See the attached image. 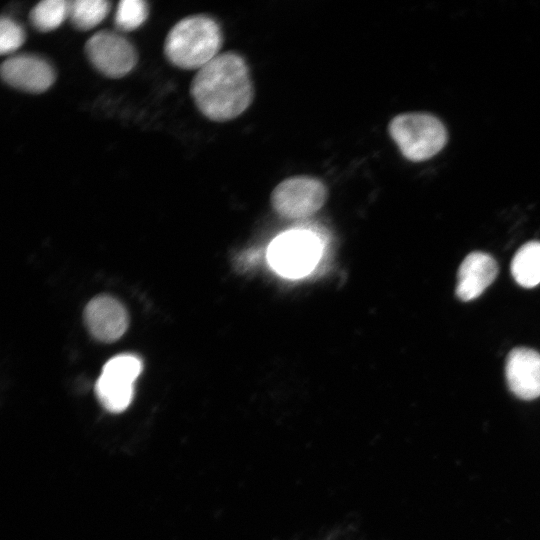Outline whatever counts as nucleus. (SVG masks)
<instances>
[{"label": "nucleus", "instance_id": "nucleus-1", "mask_svg": "<svg viewBox=\"0 0 540 540\" xmlns=\"http://www.w3.org/2000/svg\"><path fill=\"white\" fill-rule=\"evenodd\" d=\"M190 93L206 118L224 122L238 117L254 98L253 82L245 59L233 51L218 54L197 71Z\"/></svg>", "mask_w": 540, "mask_h": 540}, {"label": "nucleus", "instance_id": "nucleus-2", "mask_svg": "<svg viewBox=\"0 0 540 540\" xmlns=\"http://www.w3.org/2000/svg\"><path fill=\"white\" fill-rule=\"evenodd\" d=\"M222 44V30L215 19L192 15L170 29L164 42V54L178 68L199 70L220 54Z\"/></svg>", "mask_w": 540, "mask_h": 540}, {"label": "nucleus", "instance_id": "nucleus-3", "mask_svg": "<svg viewBox=\"0 0 540 540\" xmlns=\"http://www.w3.org/2000/svg\"><path fill=\"white\" fill-rule=\"evenodd\" d=\"M388 131L402 155L415 162L437 154L447 140L444 125L426 113L397 115L390 121Z\"/></svg>", "mask_w": 540, "mask_h": 540}, {"label": "nucleus", "instance_id": "nucleus-4", "mask_svg": "<svg viewBox=\"0 0 540 540\" xmlns=\"http://www.w3.org/2000/svg\"><path fill=\"white\" fill-rule=\"evenodd\" d=\"M143 369L142 361L133 354H120L108 360L95 385L101 405L111 413L128 408L134 397V384Z\"/></svg>", "mask_w": 540, "mask_h": 540}, {"label": "nucleus", "instance_id": "nucleus-5", "mask_svg": "<svg viewBox=\"0 0 540 540\" xmlns=\"http://www.w3.org/2000/svg\"><path fill=\"white\" fill-rule=\"evenodd\" d=\"M320 253V240L314 234L296 230L284 233L272 242L268 260L281 275L298 278L314 268Z\"/></svg>", "mask_w": 540, "mask_h": 540}, {"label": "nucleus", "instance_id": "nucleus-6", "mask_svg": "<svg viewBox=\"0 0 540 540\" xmlns=\"http://www.w3.org/2000/svg\"><path fill=\"white\" fill-rule=\"evenodd\" d=\"M327 188L314 177L295 176L280 182L272 191L271 204L280 215L298 219L316 213L326 202Z\"/></svg>", "mask_w": 540, "mask_h": 540}, {"label": "nucleus", "instance_id": "nucleus-7", "mask_svg": "<svg viewBox=\"0 0 540 540\" xmlns=\"http://www.w3.org/2000/svg\"><path fill=\"white\" fill-rule=\"evenodd\" d=\"M84 51L92 66L112 79L124 77L137 63V52L132 43L110 30L93 34L86 41Z\"/></svg>", "mask_w": 540, "mask_h": 540}, {"label": "nucleus", "instance_id": "nucleus-8", "mask_svg": "<svg viewBox=\"0 0 540 540\" xmlns=\"http://www.w3.org/2000/svg\"><path fill=\"white\" fill-rule=\"evenodd\" d=\"M0 73L7 85L27 93H43L55 81L52 65L46 59L34 54L8 57L3 61Z\"/></svg>", "mask_w": 540, "mask_h": 540}, {"label": "nucleus", "instance_id": "nucleus-9", "mask_svg": "<svg viewBox=\"0 0 540 540\" xmlns=\"http://www.w3.org/2000/svg\"><path fill=\"white\" fill-rule=\"evenodd\" d=\"M84 321L90 334L106 343L118 340L129 322L125 307L108 295L97 296L86 305Z\"/></svg>", "mask_w": 540, "mask_h": 540}, {"label": "nucleus", "instance_id": "nucleus-10", "mask_svg": "<svg viewBox=\"0 0 540 540\" xmlns=\"http://www.w3.org/2000/svg\"><path fill=\"white\" fill-rule=\"evenodd\" d=\"M505 376L510 391L520 399L540 396V353L526 348L512 349L505 364Z\"/></svg>", "mask_w": 540, "mask_h": 540}, {"label": "nucleus", "instance_id": "nucleus-11", "mask_svg": "<svg viewBox=\"0 0 540 540\" xmlns=\"http://www.w3.org/2000/svg\"><path fill=\"white\" fill-rule=\"evenodd\" d=\"M497 273L498 266L492 256L479 251L469 253L458 269L456 296L465 302L479 297Z\"/></svg>", "mask_w": 540, "mask_h": 540}, {"label": "nucleus", "instance_id": "nucleus-12", "mask_svg": "<svg viewBox=\"0 0 540 540\" xmlns=\"http://www.w3.org/2000/svg\"><path fill=\"white\" fill-rule=\"evenodd\" d=\"M511 273L515 281L532 288L540 283V242L530 241L522 245L511 262Z\"/></svg>", "mask_w": 540, "mask_h": 540}, {"label": "nucleus", "instance_id": "nucleus-13", "mask_svg": "<svg viewBox=\"0 0 540 540\" xmlns=\"http://www.w3.org/2000/svg\"><path fill=\"white\" fill-rule=\"evenodd\" d=\"M109 11L106 0H75L70 2L68 18L77 30L87 31L100 24Z\"/></svg>", "mask_w": 540, "mask_h": 540}, {"label": "nucleus", "instance_id": "nucleus-14", "mask_svg": "<svg viewBox=\"0 0 540 540\" xmlns=\"http://www.w3.org/2000/svg\"><path fill=\"white\" fill-rule=\"evenodd\" d=\"M70 2L44 0L36 4L29 13L31 25L39 32H50L58 28L69 16Z\"/></svg>", "mask_w": 540, "mask_h": 540}, {"label": "nucleus", "instance_id": "nucleus-15", "mask_svg": "<svg viewBox=\"0 0 540 540\" xmlns=\"http://www.w3.org/2000/svg\"><path fill=\"white\" fill-rule=\"evenodd\" d=\"M148 5L142 0H122L118 3L114 22L119 31L130 32L139 28L147 19Z\"/></svg>", "mask_w": 540, "mask_h": 540}, {"label": "nucleus", "instance_id": "nucleus-16", "mask_svg": "<svg viewBox=\"0 0 540 540\" xmlns=\"http://www.w3.org/2000/svg\"><path fill=\"white\" fill-rule=\"evenodd\" d=\"M25 41L23 28L9 17L0 21V53L7 55L16 51Z\"/></svg>", "mask_w": 540, "mask_h": 540}]
</instances>
